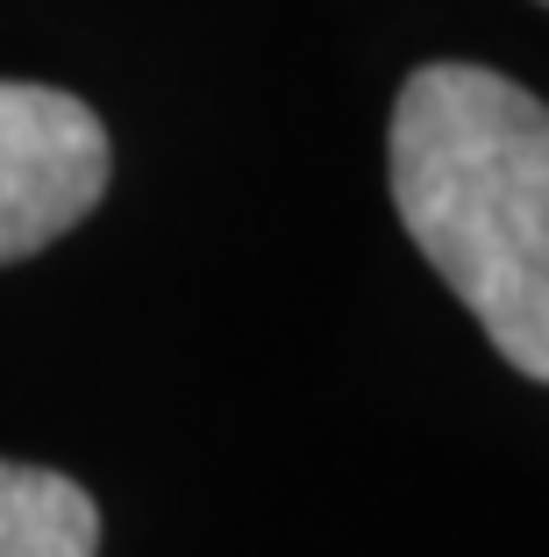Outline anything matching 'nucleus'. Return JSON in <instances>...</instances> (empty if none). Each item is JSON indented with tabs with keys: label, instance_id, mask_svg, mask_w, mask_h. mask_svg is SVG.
<instances>
[{
	"label": "nucleus",
	"instance_id": "1",
	"mask_svg": "<svg viewBox=\"0 0 549 557\" xmlns=\"http://www.w3.org/2000/svg\"><path fill=\"white\" fill-rule=\"evenodd\" d=\"M386 172L407 244L549 386V108L492 65H421L392 100Z\"/></svg>",
	"mask_w": 549,
	"mask_h": 557
},
{
	"label": "nucleus",
	"instance_id": "2",
	"mask_svg": "<svg viewBox=\"0 0 549 557\" xmlns=\"http://www.w3.org/2000/svg\"><path fill=\"white\" fill-rule=\"evenodd\" d=\"M114 144L79 94L0 79V264L36 258L100 208Z\"/></svg>",
	"mask_w": 549,
	"mask_h": 557
},
{
	"label": "nucleus",
	"instance_id": "3",
	"mask_svg": "<svg viewBox=\"0 0 549 557\" xmlns=\"http://www.w3.org/2000/svg\"><path fill=\"white\" fill-rule=\"evenodd\" d=\"M0 557H100V508L79 479L0 458Z\"/></svg>",
	"mask_w": 549,
	"mask_h": 557
},
{
	"label": "nucleus",
	"instance_id": "4",
	"mask_svg": "<svg viewBox=\"0 0 549 557\" xmlns=\"http://www.w3.org/2000/svg\"><path fill=\"white\" fill-rule=\"evenodd\" d=\"M542 8H549V0H542Z\"/></svg>",
	"mask_w": 549,
	"mask_h": 557
}]
</instances>
